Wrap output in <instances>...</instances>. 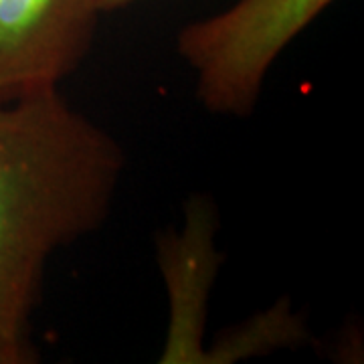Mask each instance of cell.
<instances>
[{
    "label": "cell",
    "instance_id": "6da1fadb",
    "mask_svg": "<svg viewBox=\"0 0 364 364\" xmlns=\"http://www.w3.org/2000/svg\"><path fill=\"white\" fill-rule=\"evenodd\" d=\"M126 154L59 87L0 102V348L37 360L31 320L45 267L102 227Z\"/></svg>",
    "mask_w": 364,
    "mask_h": 364
},
{
    "label": "cell",
    "instance_id": "7a4b0ae2",
    "mask_svg": "<svg viewBox=\"0 0 364 364\" xmlns=\"http://www.w3.org/2000/svg\"><path fill=\"white\" fill-rule=\"evenodd\" d=\"M332 2L237 0L182 26L176 53L195 73L196 100L215 116H251L277 57Z\"/></svg>",
    "mask_w": 364,
    "mask_h": 364
},
{
    "label": "cell",
    "instance_id": "3957f363",
    "mask_svg": "<svg viewBox=\"0 0 364 364\" xmlns=\"http://www.w3.org/2000/svg\"><path fill=\"white\" fill-rule=\"evenodd\" d=\"M91 0H0V102L55 90L87 55Z\"/></svg>",
    "mask_w": 364,
    "mask_h": 364
},
{
    "label": "cell",
    "instance_id": "277c9868",
    "mask_svg": "<svg viewBox=\"0 0 364 364\" xmlns=\"http://www.w3.org/2000/svg\"><path fill=\"white\" fill-rule=\"evenodd\" d=\"M217 210L207 196H191L182 231L158 237V265L168 287L170 322L160 354L164 364H207L205 324L223 255L215 247Z\"/></svg>",
    "mask_w": 364,
    "mask_h": 364
},
{
    "label": "cell",
    "instance_id": "5b68a950",
    "mask_svg": "<svg viewBox=\"0 0 364 364\" xmlns=\"http://www.w3.org/2000/svg\"><path fill=\"white\" fill-rule=\"evenodd\" d=\"M306 326L286 299L253 320L225 332V336L207 348V364H229L249 356H261L272 350L298 346L306 342Z\"/></svg>",
    "mask_w": 364,
    "mask_h": 364
},
{
    "label": "cell",
    "instance_id": "8992f818",
    "mask_svg": "<svg viewBox=\"0 0 364 364\" xmlns=\"http://www.w3.org/2000/svg\"><path fill=\"white\" fill-rule=\"evenodd\" d=\"M134 2H140V0H91V6L95 9L97 14L109 13V11H117V9H124L128 4Z\"/></svg>",
    "mask_w": 364,
    "mask_h": 364
},
{
    "label": "cell",
    "instance_id": "52a82bcc",
    "mask_svg": "<svg viewBox=\"0 0 364 364\" xmlns=\"http://www.w3.org/2000/svg\"><path fill=\"white\" fill-rule=\"evenodd\" d=\"M0 364H13V360H11V356L6 354V352L0 348Z\"/></svg>",
    "mask_w": 364,
    "mask_h": 364
}]
</instances>
